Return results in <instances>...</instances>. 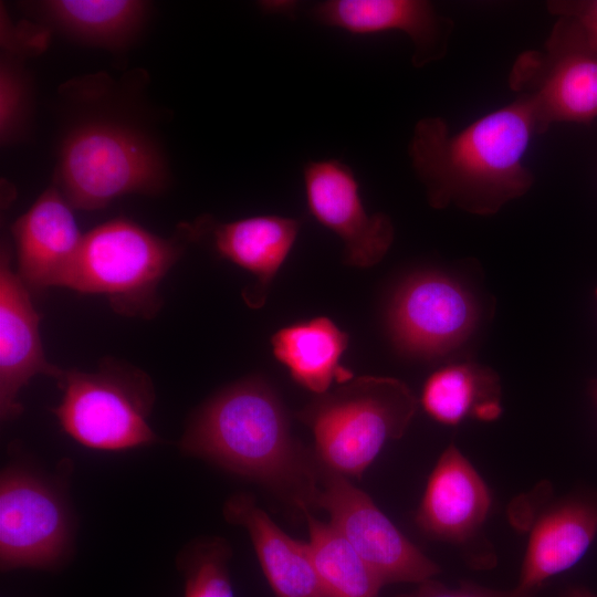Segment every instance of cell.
<instances>
[{
	"label": "cell",
	"instance_id": "cell-7",
	"mask_svg": "<svg viewBox=\"0 0 597 597\" xmlns=\"http://www.w3.org/2000/svg\"><path fill=\"white\" fill-rule=\"evenodd\" d=\"M544 51L515 61L511 87L530 98L543 132L554 123H589L597 117V51L567 18L558 17Z\"/></svg>",
	"mask_w": 597,
	"mask_h": 597
},
{
	"label": "cell",
	"instance_id": "cell-21",
	"mask_svg": "<svg viewBox=\"0 0 597 597\" xmlns=\"http://www.w3.org/2000/svg\"><path fill=\"white\" fill-rule=\"evenodd\" d=\"M308 546L318 578L328 597H379L384 586L377 575L331 525L303 512Z\"/></svg>",
	"mask_w": 597,
	"mask_h": 597
},
{
	"label": "cell",
	"instance_id": "cell-22",
	"mask_svg": "<svg viewBox=\"0 0 597 597\" xmlns=\"http://www.w3.org/2000/svg\"><path fill=\"white\" fill-rule=\"evenodd\" d=\"M498 399L493 374L470 365L454 364L433 371L425 381L420 402L436 421L454 426Z\"/></svg>",
	"mask_w": 597,
	"mask_h": 597
},
{
	"label": "cell",
	"instance_id": "cell-8",
	"mask_svg": "<svg viewBox=\"0 0 597 597\" xmlns=\"http://www.w3.org/2000/svg\"><path fill=\"white\" fill-rule=\"evenodd\" d=\"M313 509L329 515L331 525L349 543L383 585L420 584L440 572L350 479L318 467Z\"/></svg>",
	"mask_w": 597,
	"mask_h": 597
},
{
	"label": "cell",
	"instance_id": "cell-2",
	"mask_svg": "<svg viewBox=\"0 0 597 597\" xmlns=\"http://www.w3.org/2000/svg\"><path fill=\"white\" fill-rule=\"evenodd\" d=\"M180 448L265 486L301 512L313 509L318 464L293 437L281 398L260 377L241 379L205 402Z\"/></svg>",
	"mask_w": 597,
	"mask_h": 597
},
{
	"label": "cell",
	"instance_id": "cell-20",
	"mask_svg": "<svg viewBox=\"0 0 597 597\" xmlns=\"http://www.w3.org/2000/svg\"><path fill=\"white\" fill-rule=\"evenodd\" d=\"M41 7L70 36L104 48L119 46L132 39L148 8L138 0H50Z\"/></svg>",
	"mask_w": 597,
	"mask_h": 597
},
{
	"label": "cell",
	"instance_id": "cell-23",
	"mask_svg": "<svg viewBox=\"0 0 597 597\" xmlns=\"http://www.w3.org/2000/svg\"><path fill=\"white\" fill-rule=\"evenodd\" d=\"M231 549L222 538L193 542L179 556L185 597H234L228 562Z\"/></svg>",
	"mask_w": 597,
	"mask_h": 597
},
{
	"label": "cell",
	"instance_id": "cell-5",
	"mask_svg": "<svg viewBox=\"0 0 597 597\" xmlns=\"http://www.w3.org/2000/svg\"><path fill=\"white\" fill-rule=\"evenodd\" d=\"M56 182L73 209L96 210L125 195L161 190L166 169L161 155L142 133L114 122L93 121L65 136Z\"/></svg>",
	"mask_w": 597,
	"mask_h": 597
},
{
	"label": "cell",
	"instance_id": "cell-28",
	"mask_svg": "<svg viewBox=\"0 0 597 597\" xmlns=\"http://www.w3.org/2000/svg\"><path fill=\"white\" fill-rule=\"evenodd\" d=\"M559 597H596L585 588L575 587L566 590Z\"/></svg>",
	"mask_w": 597,
	"mask_h": 597
},
{
	"label": "cell",
	"instance_id": "cell-17",
	"mask_svg": "<svg viewBox=\"0 0 597 597\" xmlns=\"http://www.w3.org/2000/svg\"><path fill=\"white\" fill-rule=\"evenodd\" d=\"M597 536V500L556 504L533 526L516 589L536 594L549 578L576 565Z\"/></svg>",
	"mask_w": 597,
	"mask_h": 597
},
{
	"label": "cell",
	"instance_id": "cell-16",
	"mask_svg": "<svg viewBox=\"0 0 597 597\" xmlns=\"http://www.w3.org/2000/svg\"><path fill=\"white\" fill-rule=\"evenodd\" d=\"M229 523L244 527L275 597H328L315 569L308 543L280 528L249 493L224 503Z\"/></svg>",
	"mask_w": 597,
	"mask_h": 597
},
{
	"label": "cell",
	"instance_id": "cell-9",
	"mask_svg": "<svg viewBox=\"0 0 597 597\" xmlns=\"http://www.w3.org/2000/svg\"><path fill=\"white\" fill-rule=\"evenodd\" d=\"M479 320L475 298L460 282L439 272H418L392 293L386 313L389 336L402 353L442 356L460 346Z\"/></svg>",
	"mask_w": 597,
	"mask_h": 597
},
{
	"label": "cell",
	"instance_id": "cell-15",
	"mask_svg": "<svg viewBox=\"0 0 597 597\" xmlns=\"http://www.w3.org/2000/svg\"><path fill=\"white\" fill-rule=\"evenodd\" d=\"M490 506L486 484L461 451L451 444L428 478L416 523L430 537L463 543L484 523Z\"/></svg>",
	"mask_w": 597,
	"mask_h": 597
},
{
	"label": "cell",
	"instance_id": "cell-26",
	"mask_svg": "<svg viewBox=\"0 0 597 597\" xmlns=\"http://www.w3.org/2000/svg\"><path fill=\"white\" fill-rule=\"evenodd\" d=\"M398 597H535V594L523 593L515 587L512 590H493L467 583L459 588H448L431 578L418 584L413 591Z\"/></svg>",
	"mask_w": 597,
	"mask_h": 597
},
{
	"label": "cell",
	"instance_id": "cell-6",
	"mask_svg": "<svg viewBox=\"0 0 597 597\" xmlns=\"http://www.w3.org/2000/svg\"><path fill=\"white\" fill-rule=\"evenodd\" d=\"M53 409L63 430L90 449L123 451L156 441L148 423L154 389L147 376L118 365L97 373L64 370Z\"/></svg>",
	"mask_w": 597,
	"mask_h": 597
},
{
	"label": "cell",
	"instance_id": "cell-10",
	"mask_svg": "<svg viewBox=\"0 0 597 597\" xmlns=\"http://www.w3.org/2000/svg\"><path fill=\"white\" fill-rule=\"evenodd\" d=\"M71 521L57 489L21 467L0 478V564L2 570L45 568L66 553Z\"/></svg>",
	"mask_w": 597,
	"mask_h": 597
},
{
	"label": "cell",
	"instance_id": "cell-11",
	"mask_svg": "<svg viewBox=\"0 0 597 597\" xmlns=\"http://www.w3.org/2000/svg\"><path fill=\"white\" fill-rule=\"evenodd\" d=\"M303 182L310 213L343 241L345 263L369 268L385 256L392 223L386 214L366 212L350 167L337 159L308 161Z\"/></svg>",
	"mask_w": 597,
	"mask_h": 597
},
{
	"label": "cell",
	"instance_id": "cell-29",
	"mask_svg": "<svg viewBox=\"0 0 597 597\" xmlns=\"http://www.w3.org/2000/svg\"><path fill=\"white\" fill-rule=\"evenodd\" d=\"M594 390H595V397L597 399V383L595 384Z\"/></svg>",
	"mask_w": 597,
	"mask_h": 597
},
{
	"label": "cell",
	"instance_id": "cell-4",
	"mask_svg": "<svg viewBox=\"0 0 597 597\" xmlns=\"http://www.w3.org/2000/svg\"><path fill=\"white\" fill-rule=\"evenodd\" d=\"M203 234L201 220L164 239L137 223L117 218L83 235L64 287L106 295L117 312L155 311L156 289L184 252L186 243Z\"/></svg>",
	"mask_w": 597,
	"mask_h": 597
},
{
	"label": "cell",
	"instance_id": "cell-24",
	"mask_svg": "<svg viewBox=\"0 0 597 597\" xmlns=\"http://www.w3.org/2000/svg\"><path fill=\"white\" fill-rule=\"evenodd\" d=\"M29 114V84L22 69L9 59L0 64V138L7 145L21 136Z\"/></svg>",
	"mask_w": 597,
	"mask_h": 597
},
{
	"label": "cell",
	"instance_id": "cell-18",
	"mask_svg": "<svg viewBox=\"0 0 597 597\" xmlns=\"http://www.w3.org/2000/svg\"><path fill=\"white\" fill-rule=\"evenodd\" d=\"M300 226V221L281 216H255L227 223L208 220L217 253L256 280L243 292L249 306L264 304L269 286L290 254Z\"/></svg>",
	"mask_w": 597,
	"mask_h": 597
},
{
	"label": "cell",
	"instance_id": "cell-13",
	"mask_svg": "<svg viewBox=\"0 0 597 597\" xmlns=\"http://www.w3.org/2000/svg\"><path fill=\"white\" fill-rule=\"evenodd\" d=\"M56 187L44 190L12 226L18 274L28 287H64L83 235Z\"/></svg>",
	"mask_w": 597,
	"mask_h": 597
},
{
	"label": "cell",
	"instance_id": "cell-12",
	"mask_svg": "<svg viewBox=\"0 0 597 597\" xmlns=\"http://www.w3.org/2000/svg\"><path fill=\"white\" fill-rule=\"evenodd\" d=\"M28 286L13 272L7 247L0 261V413L2 420L17 418L23 410L18 401L21 389L35 375L57 381L64 370L49 363L40 337V315Z\"/></svg>",
	"mask_w": 597,
	"mask_h": 597
},
{
	"label": "cell",
	"instance_id": "cell-25",
	"mask_svg": "<svg viewBox=\"0 0 597 597\" xmlns=\"http://www.w3.org/2000/svg\"><path fill=\"white\" fill-rule=\"evenodd\" d=\"M551 13L574 22L585 41L597 51V0L590 1H551Z\"/></svg>",
	"mask_w": 597,
	"mask_h": 597
},
{
	"label": "cell",
	"instance_id": "cell-27",
	"mask_svg": "<svg viewBox=\"0 0 597 597\" xmlns=\"http://www.w3.org/2000/svg\"><path fill=\"white\" fill-rule=\"evenodd\" d=\"M261 8L270 13H291L295 8V2L291 1H263Z\"/></svg>",
	"mask_w": 597,
	"mask_h": 597
},
{
	"label": "cell",
	"instance_id": "cell-3",
	"mask_svg": "<svg viewBox=\"0 0 597 597\" xmlns=\"http://www.w3.org/2000/svg\"><path fill=\"white\" fill-rule=\"evenodd\" d=\"M417 406L401 380L362 376L315 396L295 417L313 434L318 467L359 479L389 441L402 437Z\"/></svg>",
	"mask_w": 597,
	"mask_h": 597
},
{
	"label": "cell",
	"instance_id": "cell-14",
	"mask_svg": "<svg viewBox=\"0 0 597 597\" xmlns=\"http://www.w3.org/2000/svg\"><path fill=\"white\" fill-rule=\"evenodd\" d=\"M312 14L353 34L405 33L412 42L417 67L443 57L453 28L449 18L423 0H327L317 3Z\"/></svg>",
	"mask_w": 597,
	"mask_h": 597
},
{
	"label": "cell",
	"instance_id": "cell-19",
	"mask_svg": "<svg viewBox=\"0 0 597 597\" xmlns=\"http://www.w3.org/2000/svg\"><path fill=\"white\" fill-rule=\"evenodd\" d=\"M348 343V334L325 316L282 327L271 337L276 360L296 384L316 396L354 378L341 363Z\"/></svg>",
	"mask_w": 597,
	"mask_h": 597
},
{
	"label": "cell",
	"instance_id": "cell-1",
	"mask_svg": "<svg viewBox=\"0 0 597 597\" xmlns=\"http://www.w3.org/2000/svg\"><path fill=\"white\" fill-rule=\"evenodd\" d=\"M543 133L534 105L519 94L458 132L441 117L420 119L409 157L432 207L493 214L533 186L525 157Z\"/></svg>",
	"mask_w": 597,
	"mask_h": 597
},
{
	"label": "cell",
	"instance_id": "cell-30",
	"mask_svg": "<svg viewBox=\"0 0 597 597\" xmlns=\"http://www.w3.org/2000/svg\"><path fill=\"white\" fill-rule=\"evenodd\" d=\"M595 296H596V298H597V287H596V290H595Z\"/></svg>",
	"mask_w": 597,
	"mask_h": 597
}]
</instances>
